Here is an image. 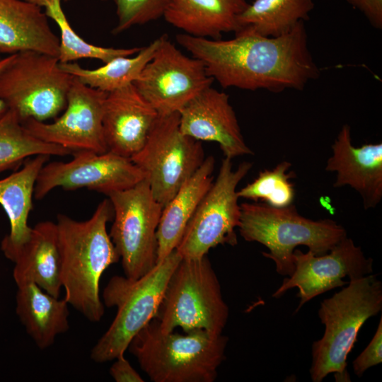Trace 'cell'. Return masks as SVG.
<instances>
[{
    "instance_id": "cell-11",
    "label": "cell",
    "mask_w": 382,
    "mask_h": 382,
    "mask_svg": "<svg viewBox=\"0 0 382 382\" xmlns=\"http://www.w3.org/2000/svg\"><path fill=\"white\" fill-rule=\"evenodd\" d=\"M108 197L113 209L110 237L125 276L137 279L156 264V233L163 207L154 197L146 179Z\"/></svg>"
},
{
    "instance_id": "cell-29",
    "label": "cell",
    "mask_w": 382,
    "mask_h": 382,
    "mask_svg": "<svg viewBox=\"0 0 382 382\" xmlns=\"http://www.w3.org/2000/svg\"><path fill=\"white\" fill-rule=\"evenodd\" d=\"M291 166V163L283 161L272 170L260 171L253 181L237 190L238 197L256 202L260 200L274 207H284L294 204L295 190L291 179L296 176V173L292 170L288 171Z\"/></svg>"
},
{
    "instance_id": "cell-24",
    "label": "cell",
    "mask_w": 382,
    "mask_h": 382,
    "mask_svg": "<svg viewBox=\"0 0 382 382\" xmlns=\"http://www.w3.org/2000/svg\"><path fill=\"white\" fill-rule=\"evenodd\" d=\"M214 168V158H205L199 168L163 207L156 233V263L175 250L189 221L213 183Z\"/></svg>"
},
{
    "instance_id": "cell-2",
    "label": "cell",
    "mask_w": 382,
    "mask_h": 382,
    "mask_svg": "<svg viewBox=\"0 0 382 382\" xmlns=\"http://www.w3.org/2000/svg\"><path fill=\"white\" fill-rule=\"evenodd\" d=\"M112 219L109 199L100 202L87 220L76 221L62 214L57 217L64 298L92 323L99 322L105 313L100 296L102 274L120 260L107 231V224Z\"/></svg>"
},
{
    "instance_id": "cell-16",
    "label": "cell",
    "mask_w": 382,
    "mask_h": 382,
    "mask_svg": "<svg viewBox=\"0 0 382 382\" xmlns=\"http://www.w3.org/2000/svg\"><path fill=\"white\" fill-rule=\"evenodd\" d=\"M183 134L195 140L216 142L224 157L252 155L228 96L212 86L192 98L179 112Z\"/></svg>"
},
{
    "instance_id": "cell-13",
    "label": "cell",
    "mask_w": 382,
    "mask_h": 382,
    "mask_svg": "<svg viewBox=\"0 0 382 382\" xmlns=\"http://www.w3.org/2000/svg\"><path fill=\"white\" fill-rule=\"evenodd\" d=\"M68 162L45 163L37 178L33 197L43 199L56 187L87 188L106 195L132 187L145 179L143 172L127 158L111 151L74 152Z\"/></svg>"
},
{
    "instance_id": "cell-12",
    "label": "cell",
    "mask_w": 382,
    "mask_h": 382,
    "mask_svg": "<svg viewBox=\"0 0 382 382\" xmlns=\"http://www.w3.org/2000/svg\"><path fill=\"white\" fill-rule=\"evenodd\" d=\"M213 81L200 60L184 54L163 35L154 57L133 84L158 114L164 115L179 112Z\"/></svg>"
},
{
    "instance_id": "cell-8",
    "label": "cell",
    "mask_w": 382,
    "mask_h": 382,
    "mask_svg": "<svg viewBox=\"0 0 382 382\" xmlns=\"http://www.w3.org/2000/svg\"><path fill=\"white\" fill-rule=\"evenodd\" d=\"M73 79L57 57L18 52L0 73V98L21 122L29 118L45 122L65 109Z\"/></svg>"
},
{
    "instance_id": "cell-4",
    "label": "cell",
    "mask_w": 382,
    "mask_h": 382,
    "mask_svg": "<svg viewBox=\"0 0 382 382\" xmlns=\"http://www.w3.org/2000/svg\"><path fill=\"white\" fill-rule=\"evenodd\" d=\"M381 310L382 283L373 273L350 279L320 303L318 315L325 331L311 347L309 373L313 382H321L330 374L338 381H349L348 354L363 325Z\"/></svg>"
},
{
    "instance_id": "cell-6",
    "label": "cell",
    "mask_w": 382,
    "mask_h": 382,
    "mask_svg": "<svg viewBox=\"0 0 382 382\" xmlns=\"http://www.w3.org/2000/svg\"><path fill=\"white\" fill-rule=\"evenodd\" d=\"M181 260L174 250L137 279L116 275L109 280L103 302L108 308L115 307L117 313L91 349L93 361L105 363L125 354L132 338L155 318L168 280Z\"/></svg>"
},
{
    "instance_id": "cell-34",
    "label": "cell",
    "mask_w": 382,
    "mask_h": 382,
    "mask_svg": "<svg viewBox=\"0 0 382 382\" xmlns=\"http://www.w3.org/2000/svg\"><path fill=\"white\" fill-rule=\"evenodd\" d=\"M15 54H8L4 58H0V73L6 68V66L11 62ZM8 110L6 103L0 98V119L2 118L4 115Z\"/></svg>"
},
{
    "instance_id": "cell-15",
    "label": "cell",
    "mask_w": 382,
    "mask_h": 382,
    "mask_svg": "<svg viewBox=\"0 0 382 382\" xmlns=\"http://www.w3.org/2000/svg\"><path fill=\"white\" fill-rule=\"evenodd\" d=\"M293 256L294 271L284 279L272 297L279 298L288 290L297 288L299 303L295 312L313 298L346 285L348 282L343 278L357 279L374 271L373 259L366 257L361 247L347 236L324 255L296 248Z\"/></svg>"
},
{
    "instance_id": "cell-14",
    "label": "cell",
    "mask_w": 382,
    "mask_h": 382,
    "mask_svg": "<svg viewBox=\"0 0 382 382\" xmlns=\"http://www.w3.org/2000/svg\"><path fill=\"white\" fill-rule=\"evenodd\" d=\"M108 93L88 86L74 76L64 113L52 123L29 118L22 122L36 138L72 152L108 151L103 117Z\"/></svg>"
},
{
    "instance_id": "cell-31",
    "label": "cell",
    "mask_w": 382,
    "mask_h": 382,
    "mask_svg": "<svg viewBox=\"0 0 382 382\" xmlns=\"http://www.w3.org/2000/svg\"><path fill=\"white\" fill-rule=\"evenodd\" d=\"M382 362V318H380L376 330L369 345L353 361L354 373L358 377Z\"/></svg>"
},
{
    "instance_id": "cell-32",
    "label": "cell",
    "mask_w": 382,
    "mask_h": 382,
    "mask_svg": "<svg viewBox=\"0 0 382 382\" xmlns=\"http://www.w3.org/2000/svg\"><path fill=\"white\" fill-rule=\"evenodd\" d=\"M110 368V375L116 382H144V380L132 366L129 361L121 354L114 359Z\"/></svg>"
},
{
    "instance_id": "cell-3",
    "label": "cell",
    "mask_w": 382,
    "mask_h": 382,
    "mask_svg": "<svg viewBox=\"0 0 382 382\" xmlns=\"http://www.w3.org/2000/svg\"><path fill=\"white\" fill-rule=\"evenodd\" d=\"M163 332L154 318L127 349L154 382H213L225 359L228 337L204 330Z\"/></svg>"
},
{
    "instance_id": "cell-19",
    "label": "cell",
    "mask_w": 382,
    "mask_h": 382,
    "mask_svg": "<svg viewBox=\"0 0 382 382\" xmlns=\"http://www.w3.org/2000/svg\"><path fill=\"white\" fill-rule=\"evenodd\" d=\"M59 42L40 6L26 0H0V54L35 51L58 57Z\"/></svg>"
},
{
    "instance_id": "cell-10",
    "label": "cell",
    "mask_w": 382,
    "mask_h": 382,
    "mask_svg": "<svg viewBox=\"0 0 382 382\" xmlns=\"http://www.w3.org/2000/svg\"><path fill=\"white\" fill-rule=\"evenodd\" d=\"M252 166L243 161L233 169L232 159L224 157L175 248L182 258L200 257L219 245L238 243L235 231L240 223L241 206L236 188Z\"/></svg>"
},
{
    "instance_id": "cell-1",
    "label": "cell",
    "mask_w": 382,
    "mask_h": 382,
    "mask_svg": "<svg viewBox=\"0 0 382 382\" xmlns=\"http://www.w3.org/2000/svg\"><path fill=\"white\" fill-rule=\"evenodd\" d=\"M176 40L200 60L207 74L224 88L265 89L273 93L302 90L320 74L308 49L303 21L277 37L265 36L244 26L230 40L180 33Z\"/></svg>"
},
{
    "instance_id": "cell-22",
    "label": "cell",
    "mask_w": 382,
    "mask_h": 382,
    "mask_svg": "<svg viewBox=\"0 0 382 382\" xmlns=\"http://www.w3.org/2000/svg\"><path fill=\"white\" fill-rule=\"evenodd\" d=\"M248 4L246 0H170L163 17L185 34L218 40L223 33L241 28L238 16Z\"/></svg>"
},
{
    "instance_id": "cell-33",
    "label": "cell",
    "mask_w": 382,
    "mask_h": 382,
    "mask_svg": "<svg viewBox=\"0 0 382 382\" xmlns=\"http://www.w3.org/2000/svg\"><path fill=\"white\" fill-rule=\"evenodd\" d=\"M347 1L361 12L374 28H382V0H347Z\"/></svg>"
},
{
    "instance_id": "cell-23",
    "label": "cell",
    "mask_w": 382,
    "mask_h": 382,
    "mask_svg": "<svg viewBox=\"0 0 382 382\" xmlns=\"http://www.w3.org/2000/svg\"><path fill=\"white\" fill-rule=\"evenodd\" d=\"M16 313L37 347L45 349L57 335L69 330V303L55 297L31 281L16 284Z\"/></svg>"
},
{
    "instance_id": "cell-25",
    "label": "cell",
    "mask_w": 382,
    "mask_h": 382,
    "mask_svg": "<svg viewBox=\"0 0 382 382\" xmlns=\"http://www.w3.org/2000/svg\"><path fill=\"white\" fill-rule=\"evenodd\" d=\"M160 42L161 37L141 47L134 57H118L97 69H85L75 62L59 64L64 71L88 86L110 93L133 83L154 57Z\"/></svg>"
},
{
    "instance_id": "cell-27",
    "label": "cell",
    "mask_w": 382,
    "mask_h": 382,
    "mask_svg": "<svg viewBox=\"0 0 382 382\" xmlns=\"http://www.w3.org/2000/svg\"><path fill=\"white\" fill-rule=\"evenodd\" d=\"M42 9L48 18L57 25L60 31L59 53L61 63L74 62L81 59H95L106 63L118 57H129L139 52L141 47L114 48L91 44L79 36L69 24L62 8L68 0H26Z\"/></svg>"
},
{
    "instance_id": "cell-7",
    "label": "cell",
    "mask_w": 382,
    "mask_h": 382,
    "mask_svg": "<svg viewBox=\"0 0 382 382\" xmlns=\"http://www.w3.org/2000/svg\"><path fill=\"white\" fill-rule=\"evenodd\" d=\"M228 307L207 255L180 260L167 284L155 316L163 332L180 327L184 332L201 329L221 335Z\"/></svg>"
},
{
    "instance_id": "cell-20",
    "label": "cell",
    "mask_w": 382,
    "mask_h": 382,
    "mask_svg": "<svg viewBox=\"0 0 382 382\" xmlns=\"http://www.w3.org/2000/svg\"><path fill=\"white\" fill-rule=\"evenodd\" d=\"M15 283L31 281L47 293L59 297L61 259L56 223L44 221L33 227L28 241L10 260Z\"/></svg>"
},
{
    "instance_id": "cell-5",
    "label": "cell",
    "mask_w": 382,
    "mask_h": 382,
    "mask_svg": "<svg viewBox=\"0 0 382 382\" xmlns=\"http://www.w3.org/2000/svg\"><path fill=\"white\" fill-rule=\"evenodd\" d=\"M241 206L240 235L248 242L269 250L262 255L275 264L276 272L290 276L294 269V250L305 245L317 255L327 253L347 236L346 229L330 219L313 220L301 216L294 204L274 207L264 202Z\"/></svg>"
},
{
    "instance_id": "cell-26",
    "label": "cell",
    "mask_w": 382,
    "mask_h": 382,
    "mask_svg": "<svg viewBox=\"0 0 382 382\" xmlns=\"http://www.w3.org/2000/svg\"><path fill=\"white\" fill-rule=\"evenodd\" d=\"M313 7V0H254L239 15L238 23L262 35L277 37L308 20Z\"/></svg>"
},
{
    "instance_id": "cell-18",
    "label": "cell",
    "mask_w": 382,
    "mask_h": 382,
    "mask_svg": "<svg viewBox=\"0 0 382 382\" xmlns=\"http://www.w3.org/2000/svg\"><path fill=\"white\" fill-rule=\"evenodd\" d=\"M158 117L133 83L108 93L103 127L108 151L130 158L144 146Z\"/></svg>"
},
{
    "instance_id": "cell-21",
    "label": "cell",
    "mask_w": 382,
    "mask_h": 382,
    "mask_svg": "<svg viewBox=\"0 0 382 382\" xmlns=\"http://www.w3.org/2000/svg\"><path fill=\"white\" fill-rule=\"evenodd\" d=\"M50 156L40 154L28 158L21 168L0 180V205L10 224V231L2 239L1 250L9 260L30 236L32 227L28 219L33 208L35 185Z\"/></svg>"
},
{
    "instance_id": "cell-28",
    "label": "cell",
    "mask_w": 382,
    "mask_h": 382,
    "mask_svg": "<svg viewBox=\"0 0 382 382\" xmlns=\"http://www.w3.org/2000/svg\"><path fill=\"white\" fill-rule=\"evenodd\" d=\"M40 154L66 156L72 152L36 138L8 110L0 119V173L18 167L28 158Z\"/></svg>"
},
{
    "instance_id": "cell-17",
    "label": "cell",
    "mask_w": 382,
    "mask_h": 382,
    "mask_svg": "<svg viewBox=\"0 0 382 382\" xmlns=\"http://www.w3.org/2000/svg\"><path fill=\"white\" fill-rule=\"evenodd\" d=\"M325 170L336 173L334 187L349 186L359 193L364 209H374L382 199V144H352L345 124L331 146Z\"/></svg>"
},
{
    "instance_id": "cell-9",
    "label": "cell",
    "mask_w": 382,
    "mask_h": 382,
    "mask_svg": "<svg viewBox=\"0 0 382 382\" xmlns=\"http://www.w3.org/2000/svg\"><path fill=\"white\" fill-rule=\"evenodd\" d=\"M130 159L164 207L202 164L201 141L182 133L179 113L159 115L142 148Z\"/></svg>"
},
{
    "instance_id": "cell-30",
    "label": "cell",
    "mask_w": 382,
    "mask_h": 382,
    "mask_svg": "<svg viewBox=\"0 0 382 382\" xmlns=\"http://www.w3.org/2000/svg\"><path fill=\"white\" fill-rule=\"evenodd\" d=\"M112 1L116 8L117 23L112 30L119 34L137 25H144L163 16L170 0H101Z\"/></svg>"
}]
</instances>
